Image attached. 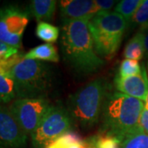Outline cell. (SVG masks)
I'll return each instance as SVG.
<instances>
[{
	"instance_id": "obj_29",
	"label": "cell",
	"mask_w": 148,
	"mask_h": 148,
	"mask_svg": "<svg viewBox=\"0 0 148 148\" xmlns=\"http://www.w3.org/2000/svg\"><path fill=\"white\" fill-rule=\"evenodd\" d=\"M48 148H58V147H56V146H55V145L53 143V144H51V145H50V146H49Z\"/></svg>"
},
{
	"instance_id": "obj_27",
	"label": "cell",
	"mask_w": 148,
	"mask_h": 148,
	"mask_svg": "<svg viewBox=\"0 0 148 148\" xmlns=\"http://www.w3.org/2000/svg\"><path fill=\"white\" fill-rule=\"evenodd\" d=\"M144 32V46H145V54L148 57V29Z\"/></svg>"
},
{
	"instance_id": "obj_23",
	"label": "cell",
	"mask_w": 148,
	"mask_h": 148,
	"mask_svg": "<svg viewBox=\"0 0 148 148\" xmlns=\"http://www.w3.org/2000/svg\"><path fill=\"white\" fill-rule=\"evenodd\" d=\"M19 53V49L0 41V62L4 61Z\"/></svg>"
},
{
	"instance_id": "obj_2",
	"label": "cell",
	"mask_w": 148,
	"mask_h": 148,
	"mask_svg": "<svg viewBox=\"0 0 148 148\" xmlns=\"http://www.w3.org/2000/svg\"><path fill=\"white\" fill-rule=\"evenodd\" d=\"M144 102L119 91L106 95L101 110V132L123 139L139 127Z\"/></svg>"
},
{
	"instance_id": "obj_20",
	"label": "cell",
	"mask_w": 148,
	"mask_h": 148,
	"mask_svg": "<svg viewBox=\"0 0 148 148\" xmlns=\"http://www.w3.org/2000/svg\"><path fill=\"white\" fill-rule=\"evenodd\" d=\"M133 27H139L142 32L148 29V0H143L129 22Z\"/></svg>"
},
{
	"instance_id": "obj_9",
	"label": "cell",
	"mask_w": 148,
	"mask_h": 148,
	"mask_svg": "<svg viewBox=\"0 0 148 148\" xmlns=\"http://www.w3.org/2000/svg\"><path fill=\"white\" fill-rule=\"evenodd\" d=\"M27 134L22 130L8 108L0 106V144L12 148L23 147Z\"/></svg>"
},
{
	"instance_id": "obj_15",
	"label": "cell",
	"mask_w": 148,
	"mask_h": 148,
	"mask_svg": "<svg viewBox=\"0 0 148 148\" xmlns=\"http://www.w3.org/2000/svg\"><path fill=\"white\" fill-rule=\"evenodd\" d=\"M16 98V86L10 73L0 71V102L8 103Z\"/></svg>"
},
{
	"instance_id": "obj_17",
	"label": "cell",
	"mask_w": 148,
	"mask_h": 148,
	"mask_svg": "<svg viewBox=\"0 0 148 148\" xmlns=\"http://www.w3.org/2000/svg\"><path fill=\"white\" fill-rule=\"evenodd\" d=\"M121 148H148V134L139 127L123 139Z\"/></svg>"
},
{
	"instance_id": "obj_1",
	"label": "cell",
	"mask_w": 148,
	"mask_h": 148,
	"mask_svg": "<svg viewBox=\"0 0 148 148\" xmlns=\"http://www.w3.org/2000/svg\"><path fill=\"white\" fill-rule=\"evenodd\" d=\"M88 21L64 19L61 29L64 59L76 72L82 74L95 73L105 64L95 52Z\"/></svg>"
},
{
	"instance_id": "obj_18",
	"label": "cell",
	"mask_w": 148,
	"mask_h": 148,
	"mask_svg": "<svg viewBox=\"0 0 148 148\" xmlns=\"http://www.w3.org/2000/svg\"><path fill=\"white\" fill-rule=\"evenodd\" d=\"M36 36L47 43L55 42L59 36V29L46 21H40L36 29Z\"/></svg>"
},
{
	"instance_id": "obj_26",
	"label": "cell",
	"mask_w": 148,
	"mask_h": 148,
	"mask_svg": "<svg viewBox=\"0 0 148 148\" xmlns=\"http://www.w3.org/2000/svg\"><path fill=\"white\" fill-rule=\"evenodd\" d=\"M54 144V143H53ZM56 147L58 148H91L88 145V143L86 142V140H85L84 142L82 143H80V144H75V145H72V146H69V147H58L56 144H54Z\"/></svg>"
},
{
	"instance_id": "obj_6",
	"label": "cell",
	"mask_w": 148,
	"mask_h": 148,
	"mask_svg": "<svg viewBox=\"0 0 148 148\" xmlns=\"http://www.w3.org/2000/svg\"><path fill=\"white\" fill-rule=\"evenodd\" d=\"M72 119L68 110L60 106H51L46 114L32 132L34 148H48L65 132L71 130Z\"/></svg>"
},
{
	"instance_id": "obj_28",
	"label": "cell",
	"mask_w": 148,
	"mask_h": 148,
	"mask_svg": "<svg viewBox=\"0 0 148 148\" xmlns=\"http://www.w3.org/2000/svg\"><path fill=\"white\" fill-rule=\"evenodd\" d=\"M145 108L148 109V94H147V100L145 101Z\"/></svg>"
},
{
	"instance_id": "obj_31",
	"label": "cell",
	"mask_w": 148,
	"mask_h": 148,
	"mask_svg": "<svg viewBox=\"0 0 148 148\" xmlns=\"http://www.w3.org/2000/svg\"><path fill=\"white\" fill-rule=\"evenodd\" d=\"M0 148H3V147H1V146H0Z\"/></svg>"
},
{
	"instance_id": "obj_5",
	"label": "cell",
	"mask_w": 148,
	"mask_h": 148,
	"mask_svg": "<svg viewBox=\"0 0 148 148\" xmlns=\"http://www.w3.org/2000/svg\"><path fill=\"white\" fill-rule=\"evenodd\" d=\"M106 96V83L96 79L86 84L72 95L69 102V114L85 129L95 126L99 121Z\"/></svg>"
},
{
	"instance_id": "obj_16",
	"label": "cell",
	"mask_w": 148,
	"mask_h": 148,
	"mask_svg": "<svg viewBox=\"0 0 148 148\" xmlns=\"http://www.w3.org/2000/svg\"><path fill=\"white\" fill-rule=\"evenodd\" d=\"M91 148H121L122 140L117 137L101 133L86 140Z\"/></svg>"
},
{
	"instance_id": "obj_4",
	"label": "cell",
	"mask_w": 148,
	"mask_h": 148,
	"mask_svg": "<svg viewBox=\"0 0 148 148\" xmlns=\"http://www.w3.org/2000/svg\"><path fill=\"white\" fill-rule=\"evenodd\" d=\"M10 74L15 82L17 99L45 98L52 80L48 65L39 60L23 58Z\"/></svg>"
},
{
	"instance_id": "obj_14",
	"label": "cell",
	"mask_w": 148,
	"mask_h": 148,
	"mask_svg": "<svg viewBox=\"0 0 148 148\" xmlns=\"http://www.w3.org/2000/svg\"><path fill=\"white\" fill-rule=\"evenodd\" d=\"M145 55L144 32L140 31L127 42L123 50V57L127 59L139 61Z\"/></svg>"
},
{
	"instance_id": "obj_13",
	"label": "cell",
	"mask_w": 148,
	"mask_h": 148,
	"mask_svg": "<svg viewBox=\"0 0 148 148\" xmlns=\"http://www.w3.org/2000/svg\"><path fill=\"white\" fill-rule=\"evenodd\" d=\"M24 58L57 63L59 60V56L57 49L53 44L45 43L32 49L28 53L24 55Z\"/></svg>"
},
{
	"instance_id": "obj_11",
	"label": "cell",
	"mask_w": 148,
	"mask_h": 148,
	"mask_svg": "<svg viewBox=\"0 0 148 148\" xmlns=\"http://www.w3.org/2000/svg\"><path fill=\"white\" fill-rule=\"evenodd\" d=\"M59 8L65 19L90 21L99 11L92 0H63L59 2Z\"/></svg>"
},
{
	"instance_id": "obj_25",
	"label": "cell",
	"mask_w": 148,
	"mask_h": 148,
	"mask_svg": "<svg viewBox=\"0 0 148 148\" xmlns=\"http://www.w3.org/2000/svg\"><path fill=\"white\" fill-rule=\"evenodd\" d=\"M139 127L143 132L148 134V109L144 108L139 119Z\"/></svg>"
},
{
	"instance_id": "obj_10",
	"label": "cell",
	"mask_w": 148,
	"mask_h": 148,
	"mask_svg": "<svg viewBox=\"0 0 148 148\" xmlns=\"http://www.w3.org/2000/svg\"><path fill=\"white\" fill-rule=\"evenodd\" d=\"M116 90L124 95L145 102L148 94V76L145 66H142L141 73L127 77H115Z\"/></svg>"
},
{
	"instance_id": "obj_24",
	"label": "cell",
	"mask_w": 148,
	"mask_h": 148,
	"mask_svg": "<svg viewBox=\"0 0 148 148\" xmlns=\"http://www.w3.org/2000/svg\"><path fill=\"white\" fill-rule=\"evenodd\" d=\"M95 5L98 8L99 12H110V9L115 4V1L112 0H95Z\"/></svg>"
},
{
	"instance_id": "obj_22",
	"label": "cell",
	"mask_w": 148,
	"mask_h": 148,
	"mask_svg": "<svg viewBox=\"0 0 148 148\" xmlns=\"http://www.w3.org/2000/svg\"><path fill=\"white\" fill-rule=\"evenodd\" d=\"M83 142L84 140H82L77 133L70 130L69 132H65L64 135H62L53 143L56 144L59 147H66L75 144H80Z\"/></svg>"
},
{
	"instance_id": "obj_30",
	"label": "cell",
	"mask_w": 148,
	"mask_h": 148,
	"mask_svg": "<svg viewBox=\"0 0 148 148\" xmlns=\"http://www.w3.org/2000/svg\"><path fill=\"white\" fill-rule=\"evenodd\" d=\"M147 74H148V60H147Z\"/></svg>"
},
{
	"instance_id": "obj_3",
	"label": "cell",
	"mask_w": 148,
	"mask_h": 148,
	"mask_svg": "<svg viewBox=\"0 0 148 148\" xmlns=\"http://www.w3.org/2000/svg\"><path fill=\"white\" fill-rule=\"evenodd\" d=\"M127 25L128 22L115 12H98L88 21L95 50L100 58L114 57Z\"/></svg>"
},
{
	"instance_id": "obj_19",
	"label": "cell",
	"mask_w": 148,
	"mask_h": 148,
	"mask_svg": "<svg viewBox=\"0 0 148 148\" xmlns=\"http://www.w3.org/2000/svg\"><path fill=\"white\" fill-rule=\"evenodd\" d=\"M143 0H122L117 4L114 12L121 15L126 21L129 22L136 12Z\"/></svg>"
},
{
	"instance_id": "obj_7",
	"label": "cell",
	"mask_w": 148,
	"mask_h": 148,
	"mask_svg": "<svg viewBox=\"0 0 148 148\" xmlns=\"http://www.w3.org/2000/svg\"><path fill=\"white\" fill-rule=\"evenodd\" d=\"M50 106L46 98H22L12 102L8 109L22 130L32 135Z\"/></svg>"
},
{
	"instance_id": "obj_8",
	"label": "cell",
	"mask_w": 148,
	"mask_h": 148,
	"mask_svg": "<svg viewBox=\"0 0 148 148\" xmlns=\"http://www.w3.org/2000/svg\"><path fill=\"white\" fill-rule=\"evenodd\" d=\"M29 21L27 11L13 4L0 9V41L20 49L23 33Z\"/></svg>"
},
{
	"instance_id": "obj_21",
	"label": "cell",
	"mask_w": 148,
	"mask_h": 148,
	"mask_svg": "<svg viewBox=\"0 0 148 148\" xmlns=\"http://www.w3.org/2000/svg\"><path fill=\"white\" fill-rule=\"evenodd\" d=\"M142 67L138 61L132 59H123L119 69V74L117 76L120 77H127L141 73Z\"/></svg>"
},
{
	"instance_id": "obj_12",
	"label": "cell",
	"mask_w": 148,
	"mask_h": 148,
	"mask_svg": "<svg viewBox=\"0 0 148 148\" xmlns=\"http://www.w3.org/2000/svg\"><path fill=\"white\" fill-rule=\"evenodd\" d=\"M56 7L57 2L53 0H33L30 4V10L38 22H48L53 18Z\"/></svg>"
}]
</instances>
